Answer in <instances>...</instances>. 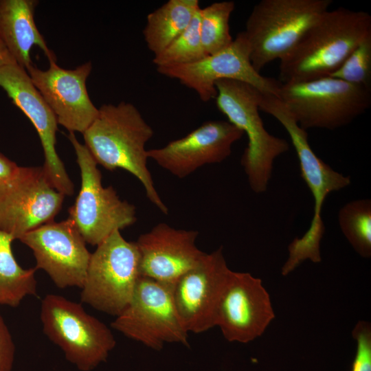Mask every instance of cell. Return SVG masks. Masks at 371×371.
I'll return each mask as SVG.
<instances>
[{"mask_svg": "<svg viewBox=\"0 0 371 371\" xmlns=\"http://www.w3.org/2000/svg\"><path fill=\"white\" fill-rule=\"evenodd\" d=\"M82 135L85 146L98 164L109 170L120 168L134 175L150 201L162 213H168L147 166L145 146L154 131L137 107L126 102L103 104Z\"/></svg>", "mask_w": 371, "mask_h": 371, "instance_id": "cell-1", "label": "cell"}, {"mask_svg": "<svg viewBox=\"0 0 371 371\" xmlns=\"http://www.w3.org/2000/svg\"><path fill=\"white\" fill-rule=\"evenodd\" d=\"M371 34V16L339 7L328 10L281 60L279 81L300 82L329 76Z\"/></svg>", "mask_w": 371, "mask_h": 371, "instance_id": "cell-2", "label": "cell"}, {"mask_svg": "<svg viewBox=\"0 0 371 371\" xmlns=\"http://www.w3.org/2000/svg\"><path fill=\"white\" fill-rule=\"evenodd\" d=\"M259 109L276 118L289 133L299 160L301 176L314 199L313 217L308 230L288 246V258L282 269L284 273H290L305 260L321 262L320 244L325 232L321 214L322 206L330 193L348 187L351 180L349 176L335 171L316 155L309 145L306 131L299 126L276 95L262 93Z\"/></svg>", "mask_w": 371, "mask_h": 371, "instance_id": "cell-3", "label": "cell"}, {"mask_svg": "<svg viewBox=\"0 0 371 371\" xmlns=\"http://www.w3.org/2000/svg\"><path fill=\"white\" fill-rule=\"evenodd\" d=\"M215 87L218 109L247 136L240 163L249 185L255 193L265 192L275 159L289 150V144L265 129L259 113L262 92L249 84L228 79L218 80Z\"/></svg>", "mask_w": 371, "mask_h": 371, "instance_id": "cell-4", "label": "cell"}, {"mask_svg": "<svg viewBox=\"0 0 371 371\" xmlns=\"http://www.w3.org/2000/svg\"><path fill=\"white\" fill-rule=\"evenodd\" d=\"M331 0H262L254 5L243 31L250 60L258 72L281 60L306 30L329 10Z\"/></svg>", "mask_w": 371, "mask_h": 371, "instance_id": "cell-5", "label": "cell"}, {"mask_svg": "<svg viewBox=\"0 0 371 371\" xmlns=\"http://www.w3.org/2000/svg\"><path fill=\"white\" fill-rule=\"evenodd\" d=\"M299 126L335 130L351 123L371 105V88L330 76L280 82L276 96Z\"/></svg>", "mask_w": 371, "mask_h": 371, "instance_id": "cell-6", "label": "cell"}, {"mask_svg": "<svg viewBox=\"0 0 371 371\" xmlns=\"http://www.w3.org/2000/svg\"><path fill=\"white\" fill-rule=\"evenodd\" d=\"M40 318L45 335L81 371L92 370L105 361L115 346L111 330L103 322L63 296L46 295Z\"/></svg>", "mask_w": 371, "mask_h": 371, "instance_id": "cell-7", "label": "cell"}, {"mask_svg": "<svg viewBox=\"0 0 371 371\" xmlns=\"http://www.w3.org/2000/svg\"><path fill=\"white\" fill-rule=\"evenodd\" d=\"M141 277L140 255L135 242L115 230L91 254L81 301L117 316L130 302Z\"/></svg>", "mask_w": 371, "mask_h": 371, "instance_id": "cell-8", "label": "cell"}, {"mask_svg": "<svg viewBox=\"0 0 371 371\" xmlns=\"http://www.w3.org/2000/svg\"><path fill=\"white\" fill-rule=\"evenodd\" d=\"M81 176V187L70 218L85 243L98 245L114 231L123 229L137 221L135 205L122 200L112 186L104 188L98 164L85 146L69 133Z\"/></svg>", "mask_w": 371, "mask_h": 371, "instance_id": "cell-9", "label": "cell"}, {"mask_svg": "<svg viewBox=\"0 0 371 371\" xmlns=\"http://www.w3.org/2000/svg\"><path fill=\"white\" fill-rule=\"evenodd\" d=\"M111 327L157 350L165 343L188 346L189 333L176 308L172 285L146 277H140L130 302Z\"/></svg>", "mask_w": 371, "mask_h": 371, "instance_id": "cell-10", "label": "cell"}, {"mask_svg": "<svg viewBox=\"0 0 371 371\" xmlns=\"http://www.w3.org/2000/svg\"><path fill=\"white\" fill-rule=\"evenodd\" d=\"M65 196L52 186L43 166H19L0 187V229L19 239L53 221Z\"/></svg>", "mask_w": 371, "mask_h": 371, "instance_id": "cell-11", "label": "cell"}, {"mask_svg": "<svg viewBox=\"0 0 371 371\" xmlns=\"http://www.w3.org/2000/svg\"><path fill=\"white\" fill-rule=\"evenodd\" d=\"M157 71L179 81L194 91L200 100L207 102L216 98L215 83L220 80H234L249 84L263 93L277 96L279 80L262 76L253 67L250 48L240 32L226 48L192 63L157 68Z\"/></svg>", "mask_w": 371, "mask_h": 371, "instance_id": "cell-12", "label": "cell"}, {"mask_svg": "<svg viewBox=\"0 0 371 371\" xmlns=\"http://www.w3.org/2000/svg\"><path fill=\"white\" fill-rule=\"evenodd\" d=\"M232 271L220 247L205 253L172 285L176 308L188 333H201L216 326L218 302Z\"/></svg>", "mask_w": 371, "mask_h": 371, "instance_id": "cell-13", "label": "cell"}, {"mask_svg": "<svg viewBox=\"0 0 371 371\" xmlns=\"http://www.w3.org/2000/svg\"><path fill=\"white\" fill-rule=\"evenodd\" d=\"M19 240L32 249L36 269L45 271L56 286L81 289L91 254L70 218L44 224Z\"/></svg>", "mask_w": 371, "mask_h": 371, "instance_id": "cell-14", "label": "cell"}, {"mask_svg": "<svg viewBox=\"0 0 371 371\" xmlns=\"http://www.w3.org/2000/svg\"><path fill=\"white\" fill-rule=\"evenodd\" d=\"M275 317L262 280L232 271L220 298L216 326L230 342L248 343L261 336Z\"/></svg>", "mask_w": 371, "mask_h": 371, "instance_id": "cell-15", "label": "cell"}, {"mask_svg": "<svg viewBox=\"0 0 371 371\" xmlns=\"http://www.w3.org/2000/svg\"><path fill=\"white\" fill-rule=\"evenodd\" d=\"M0 87L36 130L45 156L43 168L48 179L58 191L65 196H71L74 184L56 150V117L28 73L18 64L1 67Z\"/></svg>", "mask_w": 371, "mask_h": 371, "instance_id": "cell-16", "label": "cell"}, {"mask_svg": "<svg viewBox=\"0 0 371 371\" xmlns=\"http://www.w3.org/2000/svg\"><path fill=\"white\" fill-rule=\"evenodd\" d=\"M49 63L47 70H41L32 64L26 71L54 113L58 124L69 133H83L98 113L86 85L92 69L91 63H85L73 69L62 68L54 60Z\"/></svg>", "mask_w": 371, "mask_h": 371, "instance_id": "cell-17", "label": "cell"}, {"mask_svg": "<svg viewBox=\"0 0 371 371\" xmlns=\"http://www.w3.org/2000/svg\"><path fill=\"white\" fill-rule=\"evenodd\" d=\"M244 133L228 121H208L186 136L147 150L151 159L172 175L182 179L207 164H218L232 153Z\"/></svg>", "mask_w": 371, "mask_h": 371, "instance_id": "cell-18", "label": "cell"}, {"mask_svg": "<svg viewBox=\"0 0 371 371\" xmlns=\"http://www.w3.org/2000/svg\"><path fill=\"white\" fill-rule=\"evenodd\" d=\"M197 231L156 225L135 241L140 255L141 276L172 285L192 268L205 252L196 245Z\"/></svg>", "mask_w": 371, "mask_h": 371, "instance_id": "cell-19", "label": "cell"}, {"mask_svg": "<svg viewBox=\"0 0 371 371\" xmlns=\"http://www.w3.org/2000/svg\"><path fill=\"white\" fill-rule=\"evenodd\" d=\"M38 4L36 0H0V40L25 70L33 64L30 52L34 45L43 50L48 60L56 61L34 21Z\"/></svg>", "mask_w": 371, "mask_h": 371, "instance_id": "cell-20", "label": "cell"}, {"mask_svg": "<svg viewBox=\"0 0 371 371\" xmlns=\"http://www.w3.org/2000/svg\"><path fill=\"white\" fill-rule=\"evenodd\" d=\"M200 9L198 0H169L148 14L143 30L154 56L162 52L190 25Z\"/></svg>", "mask_w": 371, "mask_h": 371, "instance_id": "cell-21", "label": "cell"}, {"mask_svg": "<svg viewBox=\"0 0 371 371\" xmlns=\"http://www.w3.org/2000/svg\"><path fill=\"white\" fill-rule=\"evenodd\" d=\"M14 238L0 229V305L16 307L28 295L37 293L36 268L24 269L12 249Z\"/></svg>", "mask_w": 371, "mask_h": 371, "instance_id": "cell-22", "label": "cell"}, {"mask_svg": "<svg viewBox=\"0 0 371 371\" xmlns=\"http://www.w3.org/2000/svg\"><path fill=\"white\" fill-rule=\"evenodd\" d=\"M234 8L235 3L232 1L215 2L200 8V38L206 56L218 52L232 43L229 19Z\"/></svg>", "mask_w": 371, "mask_h": 371, "instance_id": "cell-23", "label": "cell"}, {"mask_svg": "<svg viewBox=\"0 0 371 371\" xmlns=\"http://www.w3.org/2000/svg\"><path fill=\"white\" fill-rule=\"evenodd\" d=\"M340 229L355 251L363 258L371 256V200H354L338 213Z\"/></svg>", "mask_w": 371, "mask_h": 371, "instance_id": "cell-24", "label": "cell"}, {"mask_svg": "<svg viewBox=\"0 0 371 371\" xmlns=\"http://www.w3.org/2000/svg\"><path fill=\"white\" fill-rule=\"evenodd\" d=\"M199 10L188 27L162 52L154 56L153 63L157 68L187 65L206 56L200 38Z\"/></svg>", "mask_w": 371, "mask_h": 371, "instance_id": "cell-25", "label": "cell"}, {"mask_svg": "<svg viewBox=\"0 0 371 371\" xmlns=\"http://www.w3.org/2000/svg\"><path fill=\"white\" fill-rule=\"evenodd\" d=\"M329 76L356 86L371 88V34L359 43Z\"/></svg>", "mask_w": 371, "mask_h": 371, "instance_id": "cell-26", "label": "cell"}, {"mask_svg": "<svg viewBox=\"0 0 371 371\" xmlns=\"http://www.w3.org/2000/svg\"><path fill=\"white\" fill-rule=\"evenodd\" d=\"M356 341V353L351 371H371V326L359 321L352 331Z\"/></svg>", "mask_w": 371, "mask_h": 371, "instance_id": "cell-27", "label": "cell"}, {"mask_svg": "<svg viewBox=\"0 0 371 371\" xmlns=\"http://www.w3.org/2000/svg\"><path fill=\"white\" fill-rule=\"evenodd\" d=\"M14 358V343L9 328L0 313V371H11Z\"/></svg>", "mask_w": 371, "mask_h": 371, "instance_id": "cell-28", "label": "cell"}, {"mask_svg": "<svg viewBox=\"0 0 371 371\" xmlns=\"http://www.w3.org/2000/svg\"><path fill=\"white\" fill-rule=\"evenodd\" d=\"M18 167L15 162L0 153V187L8 181Z\"/></svg>", "mask_w": 371, "mask_h": 371, "instance_id": "cell-29", "label": "cell"}, {"mask_svg": "<svg viewBox=\"0 0 371 371\" xmlns=\"http://www.w3.org/2000/svg\"><path fill=\"white\" fill-rule=\"evenodd\" d=\"M17 64L3 42L0 40V67Z\"/></svg>", "mask_w": 371, "mask_h": 371, "instance_id": "cell-30", "label": "cell"}]
</instances>
